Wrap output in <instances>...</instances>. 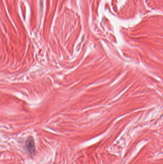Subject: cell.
I'll use <instances>...</instances> for the list:
<instances>
[{"label":"cell","mask_w":163,"mask_h":164,"mask_svg":"<svg viewBox=\"0 0 163 164\" xmlns=\"http://www.w3.org/2000/svg\"><path fill=\"white\" fill-rule=\"evenodd\" d=\"M25 147L26 150L30 155H33L36 152V146L33 138L32 137H29L25 143Z\"/></svg>","instance_id":"cell-1"}]
</instances>
